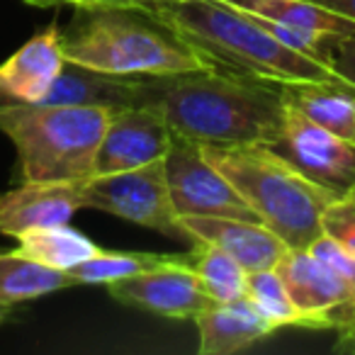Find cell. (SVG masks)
I'll list each match as a JSON object with an SVG mask.
<instances>
[{
	"mask_svg": "<svg viewBox=\"0 0 355 355\" xmlns=\"http://www.w3.org/2000/svg\"><path fill=\"white\" fill-rule=\"evenodd\" d=\"M32 8H59V0H25Z\"/></svg>",
	"mask_w": 355,
	"mask_h": 355,
	"instance_id": "4dcf8cb0",
	"label": "cell"
},
{
	"mask_svg": "<svg viewBox=\"0 0 355 355\" xmlns=\"http://www.w3.org/2000/svg\"><path fill=\"white\" fill-rule=\"evenodd\" d=\"M173 146V132L166 117L151 105H129L112 110L105 127L93 175L134 171L163 161Z\"/></svg>",
	"mask_w": 355,
	"mask_h": 355,
	"instance_id": "8fae6325",
	"label": "cell"
},
{
	"mask_svg": "<svg viewBox=\"0 0 355 355\" xmlns=\"http://www.w3.org/2000/svg\"><path fill=\"white\" fill-rule=\"evenodd\" d=\"M17 248L25 256L44 263L56 270L69 272L73 266L98 256L103 248L95 241H90L85 234L71 229L69 224L61 227H46V229H32L17 236Z\"/></svg>",
	"mask_w": 355,
	"mask_h": 355,
	"instance_id": "ffe728a7",
	"label": "cell"
},
{
	"mask_svg": "<svg viewBox=\"0 0 355 355\" xmlns=\"http://www.w3.org/2000/svg\"><path fill=\"white\" fill-rule=\"evenodd\" d=\"M270 148L338 198L355 188V144L314 124L290 105L280 141Z\"/></svg>",
	"mask_w": 355,
	"mask_h": 355,
	"instance_id": "ba28073f",
	"label": "cell"
},
{
	"mask_svg": "<svg viewBox=\"0 0 355 355\" xmlns=\"http://www.w3.org/2000/svg\"><path fill=\"white\" fill-rule=\"evenodd\" d=\"M80 207L114 214L139 227L195 248L198 239L188 232L183 217L173 207L166 178V158L134 171L93 175L80 183Z\"/></svg>",
	"mask_w": 355,
	"mask_h": 355,
	"instance_id": "8992f818",
	"label": "cell"
},
{
	"mask_svg": "<svg viewBox=\"0 0 355 355\" xmlns=\"http://www.w3.org/2000/svg\"><path fill=\"white\" fill-rule=\"evenodd\" d=\"M200 148L290 248H309L324 236L321 217L338 195L306 178L275 148L266 144Z\"/></svg>",
	"mask_w": 355,
	"mask_h": 355,
	"instance_id": "277c9868",
	"label": "cell"
},
{
	"mask_svg": "<svg viewBox=\"0 0 355 355\" xmlns=\"http://www.w3.org/2000/svg\"><path fill=\"white\" fill-rule=\"evenodd\" d=\"M183 256L171 253H148V251H100L98 256L71 268V277L76 285H110L114 280L141 275L156 268L171 266Z\"/></svg>",
	"mask_w": 355,
	"mask_h": 355,
	"instance_id": "44dd1931",
	"label": "cell"
},
{
	"mask_svg": "<svg viewBox=\"0 0 355 355\" xmlns=\"http://www.w3.org/2000/svg\"><path fill=\"white\" fill-rule=\"evenodd\" d=\"M83 3H85V0H59V8H61V6H71V8H80V6H83Z\"/></svg>",
	"mask_w": 355,
	"mask_h": 355,
	"instance_id": "1f68e13d",
	"label": "cell"
},
{
	"mask_svg": "<svg viewBox=\"0 0 355 355\" xmlns=\"http://www.w3.org/2000/svg\"><path fill=\"white\" fill-rule=\"evenodd\" d=\"M275 270L290 300L309 316L316 331H340L355 324V287L324 266L309 248H290Z\"/></svg>",
	"mask_w": 355,
	"mask_h": 355,
	"instance_id": "9c48e42d",
	"label": "cell"
},
{
	"mask_svg": "<svg viewBox=\"0 0 355 355\" xmlns=\"http://www.w3.org/2000/svg\"><path fill=\"white\" fill-rule=\"evenodd\" d=\"M163 3H171V0H85L80 8H129V10L151 12Z\"/></svg>",
	"mask_w": 355,
	"mask_h": 355,
	"instance_id": "4316f807",
	"label": "cell"
},
{
	"mask_svg": "<svg viewBox=\"0 0 355 355\" xmlns=\"http://www.w3.org/2000/svg\"><path fill=\"white\" fill-rule=\"evenodd\" d=\"M282 98L290 107L302 112L331 134L355 144V90L334 83H295L282 85Z\"/></svg>",
	"mask_w": 355,
	"mask_h": 355,
	"instance_id": "e0dca14e",
	"label": "cell"
},
{
	"mask_svg": "<svg viewBox=\"0 0 355 355\" xmlns=\"http://www.w3.org/2000/svg\"><path fill=\"white\" fill-rule=\"evenodd\" d=\"M338 340L334 343V353L338 355H355V324L345 326V329L336 331Z\"/></svg>",
	"mask_w": 355,
	"mask_h": 355,
	"instance_id": "f1b7e54d",
	"label": "cell"
},
{
	"mask_svg": "<svg viewBox=\"0 0 355 355\" xmlns=\"http://www.w3.org/2000/svg\"><path fill=\"white\" fill-rule=\"evenodd\" d=\"M105 287L119 304L175 321L195 319L212 304L198 272L190 268V253H183V258L171 266L114 280Z\"/></svg>",
	"mask_w": 355,
	"mask_h": 355,
	"instance_id": "30bf717a",
	"label": "cell"
},
{
	"mask_svg": "<svg viewBox=\"0 0 355 355\" xmlns=\"http://www.w3.org/2000/svg\"><path fill=\"white\" fill-rule=\"evenodd\" d=\"M321 224H324L326 236L336 239L343 246H348L350 251H355V188L336 198L326 207Z\"/></svg>",
	"mask_w": 355,
	"mask_h": 355,
	"instance_id": "cb8c5ba5",
	"label": "cell"
},
{
	"mask_svg": "<svg viewBox=\"0 0 355 355\" xmlns=\"http://www.w3.org/2000/svg\"><path fill=\"white\" fill-rule=\"evenodd\" d=\"M110 114L90 105L17 103L0 107V132L15 144L25 180L85 183Z\"/></svg>",
	"mask_w": 355,
	"mask_h": 355,
	"instance_id": "5b68a950",
	"label": "cell"
},
{
	"mask_svg": "<svg viewBox=\"0 0 355 355\" xmlns=\"http://www.w3.org/2000/svg\"><path fill=\"white\" fill-rule=\"evenodd\" d=\"M309 251L314 253L324 266H329L336 275H340L348 285L355 287V251H350L348 246H343V243L336 241V239L326 236V234L319 241L311 243Z\"/></svg>",
	"mask_w": 355,
	"mask_h": 355,
	"instance_id": "d4e9b609",
	"label": "cell"
},
{
	"mask_svg": "<svg viewBox=\"0 0 355 355\" xmlns=\"http://www.w3.org/2000/svg\"><path fill=\"white\" fill-rule=\"evenodd\" d=\"M190 268L198 272L205 292L217 304H227V302H236L246 297L248 272L243 270L241 263H236L222 248L200 241L190 251Z\"/></svg>",
	"mask_w": 355,
	"mask_h": 355,
	"instance_id": "7402d4cb",
	"label": "cell"
},
{
	"mask_svg": "<svg viewBox=\"0 0 355 355\" xmlns=\"http://www.w3.org/2000/svg\"><path fill=\"white\" fill-rule=\"evenodd\" d=\"M306 3H314V6L324 8V10L334 12V15L355 25V0H306Z\"/></svg>",
	"mask_w": 355,
	"mask_h": 355,
	"instance_id": "83f0119b",
	"label": "cell"
},
{
	"mask_svg": "<svg viewBox=\"0 0 355 355\" xmlns=\"http://www.w3.org/2000/svg\"><path fill=\"white\" fill-rule=\"evenodd\" d=\"M193 321L200 334V355L241 353L277 331L248 297L227 304L212 302Z\"/></svg>",
	"mask_w": 355,
	"mask_h": 355,
	"instance_id": "9a60e30c",
	"label": "cell"
},
{
	"mask_svg": "<svg viewBox=\"0 0 355 355\" xmlns=\"http://www.w3.org/2000/svg\"><path fill=\"white\" fill-rule=\"evenodd\" d=\"M66 61L114 76H163L214 69L180 37L129 8H76L61 32Z\"/></svg>",
	"mask_w": 355,
	"mask_h": 355,
	"instance_id": "3957f363",
	"label": "cell"
},
{
	"mask_svg": "<svg viewBox=\"0 0 355 355\" xmlns=\"http://www.w3.org/2000/svg\"><path fill=\"white\" fill-rule=\"evenodd\" d=\"M166 117L173 137L198 146H251L280 141L287 103L282 85L227 69L139 76V103Z\"/></svg>",
	"mask_w": 355,
	"mask_h": 355,
	"instance_id": "6da1fadb",
	"label": "cell"
},
{
	"mask_svg": "<svg viewBox=\"0 0 355 355\" xmlns=\"http://www.w3.org/2000/svg\"><path fill=\"white\" fill-rule=\"evenodd\" d=\"M166 178L173 207L180 217L198 214L261 222L251 205L224 178V173L205 158L195 141L173 137V146L166 156Z\"/></svg>",
	"mask_w": 355,
	"mask_h": 355,
	"instance_id": "52a82bcc",
	"label": "cell"
},
{
	"mask_svg": "<svg viewBox=\"0 0 355 355\" xmlns=\"http://www.w3.org/2000/svg\"><path fill=\"white\" fill-rule=\"evenodd\" d=\"M229 6L248 12L261 20L275 22V25L290 27L314 40H338V37L355 35V25L324 8L306 3V0H224Z\"/></svg>",
	"mask_w": 355,
	"mask_h": 355,
	"instance_id": "ac0fdd59",
	"label": "cell"
},
{
	"mask_svg": "<svg viewBox=\"0 0 355 355\" xmlns=\"http://www.w3.org/2000/svg\"><path fill=\"white\" fill-rule=\"evenodd\" d=\"M80 209V183H35L0 195V234L17 239L32 229L61 227Z\"/></svg>",
	"mask_w": 355,
	"mask_h": 355,
	"instance_id": "4fadbf2b",
	"label": "cell"
},
{
	"mask_svg": "<svg viewBox=\"0 0 355 355\" xmlns=\"http://www.w3.org/2000/svg\"><path fill=\"white\" fill-rule=\"evenodd\" d=\"M73 285L76 280L71 277V272L44 266L25 256L20 248L15 251L0 248V304L15 306L20 302L40 300Z\"/></svg>",
	"mask_w": 355,
	"mask_h": 355,
	"instance_id": "d6986e66",
	"label": "cell"
},
{
	"mask_svg": "<svg viewBox=\"0 0 355 355\" xmlns=\"http://www.w3.org/2000/svg\"><path fill=\"white\" fill-rule=\"evenodd\" d=\"M49 105H90L119 110L139 103V76H114L64 61L49 93L40 100Z\"/></svg>",
	"mask_w": 355,
	"mask_h": 355,
	"instance_id": "2e32d148",
	"label": "cell"
},
{
	"mask_svg": "<svg viewBox=\"0 0 355 355\" xmlns=\"http://www.w3.org/2000/svg\"><path fill=\"white\" fill-rule=\"evenodd\" d=\"M15 319V306H8V304H0V326L8 324V321Z\"/></svg>",
	"mask_w": 355,
	"mask_h": 355,
	"instance_id": "f546056e",
	"label": "cell"
},
{
	"mask_svg": "<svg viewBox=\"0 0 355 355\" xmlns=\"http://www.w3.org/2000/svg\"><path fill=\"white\" fill-rule=\"evenodd\" d=\"M183 224L195 239L222 248L224 253L241 263L243 270H270L290 251L285 241L263 222L227 217H183Z\"/></svg>",
	"mask_w": 355,
	"mask_h": 355,
	"instance_id": "5bb4252c",
	"label": "cell"
},
{
	"mask_svg": "<svg viewBox=\"0 0 355 355\" xmlns=\"http://www.w3.org/2000/svg\"><path fill=\"white\" fill-rule=\"evenodd\" d=\"M326 64L340 83L355 90V35L331 42L326 49Z\"/></svg>",
	"mask_w": 355,
	"mask_h": 355,
	"instance_id": "484cf974",
	"label": "cell"
},
{
	"mask_svg": "<svg viewBox=\"0 0 355 355\" xmlns=\"http://www.w3.org/2000/svg\"><path fill=\"white\" fill-rule=\"evenodd\" d=\"M148 15L219 69L275 85L338 80L326 61L285 46L224 0H171Z\"/></svg>",
	"mask_w": 355,
	"mask_h": 355,
	"instance_id": "7a4b0ae2",
	"label": "cell"
},
{
	"mask_svg": "<svg viewBox=\"0 0 355 355\" xmlns=\"http://www.w3.org/2000/svg\"><path fill=\"white\" fill-rule=\"evenodd\" d=\"M246 297L258 306L263 316L277 329L282 326H297V329H314L311 319L290 300L282 277L275 268L270 270H253L246 277Z\"/></svg>",
	"mask_w": 355,
	"mask_h": 355,
	"instance_id": "603a6c76",
	"label": "cell"
},
{
	"mask_svg": "<svg viewBox=\"0 0 355 355\" xmlns=\"http://www.w3.org/2000/svg\"><path fill=\"white\" fill-rule=\"evenodd\" d=\"M61 30L51 25L25 42L0 64V107L17 103H40L64 66Z\"/></svg>",
	"mask_w": 355,
	"mask_h": 355,
	"instance_id": "7c38bea8",
	"label": "cell"
}]
</instances>
